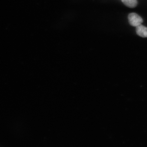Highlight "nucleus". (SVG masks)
Instances as JSON below:
<instances>
[{"label": "nucleus", "instance_id": "f257e3e1", "mask_svg": "<svg viewBox=\"0 0 147 147\" xmlns=\"http://www.w3.org/2000/svg\"><path fill=\"white\" fill-rule=\"evenodd\" d=\"M128 19L129 24L133 27H136L142 24L143 22L142 17L135 13H129Z\"/></svg>", "mask_w": 147, "mask_h": 147}, {"label": "nucleus", "instance_id": "f03ea898", "mask_svg": "<svg viewBox=\"0 0 147 147\" xmlns=\"http://www.w3.org/2000/svg\"><path fill=\"white\" fill-rule=\"evenodd\" d=\"M137 34L139 36L143 38H147V28L141 25L136 27Z\"/></svg>", "mask_w": 147, "mask_h": 147}, {"label": "nucleus", "instance_id": "7ed1b4c3", "mask_svg": "<svg viewBox=\"0 0 147 147\" xmlns=\"http://www.w3.org/2000/svg\"><path fill=\"white\" fill-rule=\"evenodd\" d=\"M121 1L126 6L131 8L136 7L138 4L137 0H121Z\"/></svg>", "mask_w": 147, "mask_h": 147}]
</instances>
